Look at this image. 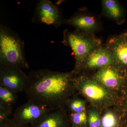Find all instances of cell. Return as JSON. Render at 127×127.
<instances>
[{"label": "cell", "mask_w": 127, "mask_h": 127, "mask_svg": "<svg viewBox=\"0 0 127 127\" xmlns=\"http://www.w3.org/2000/svg\"><path fill=\"white\" fill-rule=\"evenodd\" d=\"M75 71L62 72L47 69L32 71L24 92L28 100L56 110L64 107L76 91Z\"/></svg>", "instance_id": "6da1fadb"}, {"label": "cell", "mask_w": 127, "mask_h": 127, "mask_svg": "<svg viewBox=\"0 0 127 127\" xmlns=\"http://www.w3.org/2000/svg\"><path fill=\"white\" fill-rule=\"evenodd\" d=\"M74 84L76 91L98 111L117 104L118 94L105 87L93 77L76 73Z\"/></svg>", "instance_id": "7a4b0ae2"}, {"label": "cell", "mask_w": 127, "mask_h": 127, "mask_svg": "<svg viewBox=\"0 0 127 127\" xmlns=\"http://www.w3.org/2000/svg\"><path fill=\"white\" fill-rule=\"evenodd\" d=\"M0 65L28 69L23 41L4 26L0 27Z\"/></svg>", "instance_id": "3957f363"}, {"label": "cell", "mask_w": 127, "mask_h": 127, "mask_svg": "<svg viewBox=\"0 0 127 127\" xmlns=\"http://www.w3.org/2000/svg\"><path fill=\"white\" fill-rule=\"evenodd\" d=\"M63 42L73 51L75 58L74 70L77 73L81 72L87 57L93 51L101 45V41L95 34H89L78 30L64 32Z\"/></svg>", "instance_id": "277c9868"}, {"label": "cell", "mask_w": 127, "mask_h": 127, "mask_svg": "<svg viewBox=\"0 0 127 127\" xmlns=\"http://www.w3.org/2000/svg\"><path fill=\"white\" fill-rule=\"evenodd\" d=\"M127 70L113 64L97 70L92 77L105 87L118 94L126 80Z\"/></svg>", "instance_id": "5b68a950"}, {"label": "cell", "mask_w": 127, "mask_h": 127, "mask_svg": "<svg viewBox=\"0 0 127 127\" xmlns=\"http://www.w3.org/2000/svg\"><path fill=\"white\" fill-rule=\"evenodd\" d=\"M54 110L28 100L27 102L17 108L14 113L13 119L22 125H33Z\"/></svg>", "instance_id": "8992f818"}, {"label": "cell", "mask_w": 127, "mask_h": 127, "mask_svg": "<svg viewBox=\"0 0 127 127\" xmlns=\"http://www.w3.org/2000/svg\"><path fill=\"white\" fill-rule=\"evenodd\" d=\"M28 75L21 68L11 66L0 65V86L17 93L24 92Z\"/></svg>", "instance_id": "52a82bcc"}, {"label": "cell", "mask_w": 127, "mask_h": 127, "mask_svg": "<svg viewBox=\"0 0 127 127\" xmlns=\"http://www.w3.org/2000/svg\"><path fill=\"white\" fill-rule=\"evenodd\" d=\"M36 21L56 27L61 24L59 10L56 5L48 0H41L37 5L34 16Z\"/></svg>", "instance_id": "ba28073f"}, {"label": "cell", "mask_w": 127, "mask_h": 127, "mask_svg": "<svg viewBox=\"0 0 127 127\" xmlns=\"http://www.w3.org/2000/svg\"><path fill=\"white\" fill-rule=\"evenodd\" d=\"M113 57L114 64L127 69V32L112 37L105 45Z\"/></svg>", "instance_id": "9c48e42d"}, {"label": "cell", "mask_w": 127, "mask_h": 127, "mask_svg": "<svg viewBox=\"0 0 127 127\" xmlns=\"http://www.w3.org/2000/svg\"><path fill=\"white\" fill-rule=\"evenodd\" d=\"M113 64H114V61L111 52L106 46L101 45L89 53L84 62L82 71L98 70Z\"/></svg>", "instance_id": "30bf717a"}, {"label": "cell", "mask_w": 127, "mask_h": 127, "mask_svg": "<svg viewBox=\"0 0 127 127\" xmlns=\"http://www.w3.org/2000/svg\"><path fill=\"white\" fill-rule=\"evenodd\" d=\"M66 23L76 30L89 34H95L99 27V23L94 16L83 13L73 16L67 20Z\"/></svg>", "instance_id": "8fae6325"}, {"label": "cell", "mask_w": 127, "mask_h": 127, "mask_svg": "<svg viewBox=\"0 0 127 127\" xmlns=\"http://www.w3.org/2000/svg\"><path fill=\"white\" fill-rule=\"evenodd\" d=\"M68 117L64 107L51 112L32 127H68Z\"/></svg>", "instance_id": "7c38bea8"}, {"label": "cell", "mask_w": 127, "mask_h": 127, "mask_svg": "<svg viewBox=\"0 0 127 127\" xmlns=\"http://www.w3.org/2000/svg\"><path fill=\"white\" fill-rule=\"evenodd\" d=\"M103 13L108 18L118 24H123L125 21V13L123 8L117 1L103 0L102 1Z\"/></svg>", "instance_id": "4fadbf2b"}, {"label": "cell", "mask_w": 127, "mask_h": 127, "mask_svg": "<svg viewBox=\"0 0 127 127\" xmlns=\"http://www.w3.org/2000/svg\"><path fill=\"white\" fill-rule=\"evenodd\" d=\"M116 106V112L120 121L119 126L127 127V71L126 80L118 93Z\"/></svg>", "instance_id": "5bb4252c"}, {"label": "cell", "mask_w": 127, "mask_h": 127, "mask_svg": "<svg viewBox=\"0 0 127 127\" xmlns=\"http://www.w3.org/2000/svg\"><path fill=\"white\" fill-rule=\"evenodd\" d=\"M17 99L16 93L4 87L0 86V111L10 115L13 106Z\"/></svg>", "instance_id": "9a60e30c"}, {"label": "cell", "mask_w": 127, "mask_h": 127, "mask_svg": "<svg viewBox=\"0 0 127 127\" xmlns=\"http://www.w3.org/2000/svg\"><path fill=\"white\" fill-rule=\"evenodd\" d=\"M65 104L70 113H80L86 112L85 102L77 97L69 98L66 102Z\"/></svg>", "instance_id": "2e32d148"}, {"label": "cell", "mask_w": 127, "mask_h": 127, "mask_svg": "<svg viewBox=\"0 0 127 127\" xmlns=\"http://www.w3.org/2000/svg\"><path fill=\"white\" fill-rule=\"evenodd\" d=\"M119 125V118L116 112L108 111L101 119V127H118Z\"/></svg>", "instance_id": "e0dca14e"}, {"label": "cell", "mask_w": 127, "mask_h": 127, "mask_svg": "<svg viewBox=\"0 0 127 127\" xmlns=\"http://www.w3.org/2000/svg\"><path fill=\"white\" fill-rule=\"evenodd\" d=\"M68 118L73 126L86 127L88 125V116L86 112L80 113H70Z\"/></svg>", "instance_id": "ac0fdd59"}, {"label": "cell", "mask_w": 127, "mask_h": 127, "mask_svg": "<svg viewBox=\"0 0 127 127\" xmlns=\"http://www.w3.org/2000/svg\"><path fill=\"white\" fill-rule=\"evenodd\" d=\"M88 125L89 127H101V119L97 109H91L88 113Z\"/></svg>", "instance_id": "d6986e66"}, {"label": "cell", "mask_w": 127, "mask_h": 127, "mask_svg": "<svg viewBox=\"0 0 127 127\" xmlns=\"http://www.w3.org/2000/svg\"><path fill=\"white\" fill-rule=\"evenodd\" d=\"M0 127H27L17 122L14 119L7 118L0 122Z\"/></svg>", "instance_id": "ffe728a7"}, {"label": "cell", "mask_w": 127, "mask_h": 127, "mask_svg": "<svg viewBox=\"0 0 127 127\" xmlns=\"http://www.w3.org/2000/svg\"><path fill=\"white\" fill-rule=\"evenodd\" d=\"M71 127H79V126H73V125H72Z\"/></svg>", "instance_id": "44dd1931"}, {"label": "cell", "mask_w": 127, "mask_h": 127, "mask_svg": "<svg viewBox=\"0 0 127 127\" xmlns=\"http://www.w3.org/2000/svg\"><path fill=\"white\" fill-rule=\"evenodd\" d=\"M120 127V126H119V127Z\"/></svg>", "instance_id": "7402d4cb"}, {"label": "cell", "mask_w": 127, "mask_h": 127, "mask_svg": "<svg viewBox=\"0 0 127 127\" xmlns=\"http://www.w3.org/2000/svg\"></svg>", "instance_id": "603a6c76"}]
</instances>
